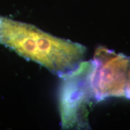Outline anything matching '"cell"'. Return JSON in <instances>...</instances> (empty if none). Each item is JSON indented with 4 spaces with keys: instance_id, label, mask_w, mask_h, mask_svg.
Here are the masks:
<instances>
[{
    "instance_id": "1",
    "label": "cell",
    "mask_w": 130,
    "mask_h": 130,
    "mask_svg": "<svg viewBox=\"0 0 130 130\" xmlns=\"http://www.w3.org/2000/svg\"><path fill=\"white\" fill-rule=\"evenodd\" d=\"M0 44L19 56L44 66L59 77L83 61L86 48L54 36L35 26L0 16Z\"/></svg>"
},
{
    "instance_id": "3",
    "label": "cell",
    "mask_w": 130,
    "mask_h": 130,
    "mask_svg": "<svg viewBox=\"0 0 130 130\" xmlns=\"http://www.w3.org/2000/svg\"><path fill=\"white\" fill-rule=\"evenodd\" d=\"M93 60L91 82L97 102L110 97L130 100V57L100 46Z\"/></svg>"
},
{
    "instance_id": "2",
    "label": "cell",
    "mask_w": 130,
    "mask_h": 130,
    "mask_svg": "<svg viewBox=\"0 0 130 130\" xmlns=\"http://www.w3.org/2000/svg\"><path fill=\"white\" fill-rule=\"evenodd\" d=\"M93 60L82 61L62 77L59 90V110L63 129H89L88 116L98 103L91 82Z\"/></svg>"
}]
</instances>
